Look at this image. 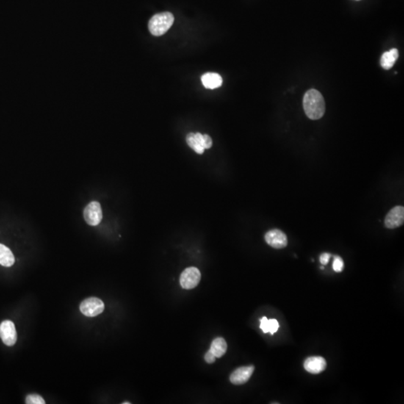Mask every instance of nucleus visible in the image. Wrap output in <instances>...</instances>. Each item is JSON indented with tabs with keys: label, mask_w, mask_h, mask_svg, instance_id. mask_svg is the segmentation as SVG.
I'll list each match as a JSON object with an SVG mask.
<instances>
[{
	"label": "nucleus",
	"mask_w": 404,
	"mask_h": 404,
	"mask_svg": "<svg viewBox=\"0 0 404 404\" xmlns=\"http://www.w3.org/2000/svg\"><path fill=\"white\" fill-rule=\"evenodd\" d=\"M303 108L305 114L311 120H318L326 111L325 101L320 92L310 89L304 95Z\"/></svg>",
	"instance_id": "f257e3e1"
},
{
	"label": "nucleus",
	"mask_w": 404,
	"mask_h": 404,
	"mask_svg": "<svg viewBox=\"0 0 404 404\" xmlns=\"http://www.w3.org/2000/svg\"><path fill=\"white\" fill-rule=\"evenodd\" d=\"M175 17L170 12L156 14L151 17L148 23V29L154 36H161L167 33L172 27Z\"/></svg>",
	"instance_id": "f03ea898"
},
{
	"label": "nucleus",
	"mask_w": 404,
	"mask_h": 404,
	"mask_svg": "<svg viewBox=\"0 0 404 404\" xmlns=\"http://www.w3.org/2000/svg\"><path fill=\"white\" fill-rule=\"evenodd\" d=\"M201 278V272L199 269L196 267H188L181 273L180 277V284L184 289H193L199 284Z\"/></svg>",
	"instance_id": "7ed1b4c3"
},
{
	"label": "nucleus",
	"mask_w": 404,
	"mask_h": 404,
	"mask_svg": "<svg viewBox=\"0 0 404 404\" xmlns=\"http://www.w3.org/2000/svg\"><path fill=\"white\" fill-rule=\"evenodd\" d=\"M105 305L101 300L96 297H90L82 302L79 306L82 314L86 317H94L99 315L103 310Z\"/></svg>",
	"instance_id": "20e7f679"
},
{
	"label": "nucleus",
	"mask_w": 404,
	"mask_h": 404,
	"mask_svg": "<svg viewBox=\"0 0 404 404\" xmlns=\"http://www.w3.org/2000/svg\"><path fill=\"white\" fill-rule=\"evenodd\" d=\"M0 338L9 347L15 345L17 340L15 324L11 320H4L0 324Z\"/></svg>",
	"instance_id": "39448f33"
},
{
	"label": "nucleus",
	"mask_w": 404,
	"mask_h": 404,
	"mask_svg": "<svg viewBox=\"0 0 404 404\" xmlns=\"http://www.w3.org/2000/svg\"><path fill=\"white\" fill-rule=\"evenodd\" d=\"M84 218L86 222L92 226L99 225L103 218L101 205L98 201H92L84 210Z\"/></svg>",
	"instance_id": "423d86ee"
},
{
	"label": "nucleus",
	"mask_w": 404,
	"mask_h": 404,
	"mask_svg": "<svg viewBox=\"0 0 404 404\" xmlns=\"http://www.w3.org/2000/svg\"><path fill=\"white\" fill-rule=\"evenodd\" d=\"M404 208L402 206H396L393 208L385 219V225L389 229L398 228L403 225Z\"/></svg>",
	"instance_id": "0eeeda50"
},
{
	"label": "nucleus",
	"mask_w": 404,
	"mask_h": 404,
	"mask_svg": "<svg viewBox=\"0 0 404 404\" xmlns=\"http://www.w3.org/2000/svg\"><path fill=\"white\" fill-rule=\"evenodd\" d=\"M265 240L269 246L277 250L286 248L288 245L286 234L278 229H272L267 231L265 234Z\"/></svg>",
	"instance_id": "6e6552de"
},
{
	"label": "nucleus",
	"mask_w": 404,
	"mask_h": 404,
	"mask_svg": "<svg viewBox=\"0 0 404 404\" xmlns=\"http://www.w3.org/2000/svg\"><path fill=\"white\" fill-rule=\"evenodd\" d=\"M254 371L255 367L253 366L239 368L231 374L230 381L234 385L244 384L251 378Z\"/></svg>",
	"instance_id": "1a4fd4ad"
},
{
	"label": "nucleus",
	"mask_w": 404,
	"mask_h": 404,
	"mask_svg": "<svg viewBox=\"0 0 404 404\" xmlns=\"http://www.w3.org/2000/svg\"><path fill=\"white\" fill-rule=\"evenodd\" d=\"M327 368L325 358L320 356H311L305 359L304 369L310 374H317L322 372Z\"/></svg>",
	"instance_id": "9d476101"
},
{
	"label": "nucleus",
	"mask_w": 404,
	"mask_h": 404,
	"mask_svg": "<svg viewBox=\"0 0 404 404\" xmlns=\"http://www.w3.org/2000/svg\"><path fill=\"white\" fill-rule=\"evenodd\" d=\"M201 83L206 89H214L220 87L222 78L217 73H206L201 76Z\"/></svg>",
	"instance_id": "9b49d317"
},
{
	"label": "nucleus",
	"mask_w": 404,
	"mask_h": 404,
	"mask_svg": "<svg viewBox=\"0 0 404 404\" xmlns=\"http://www.w3.org/2000/svg\"><path fill=\"white\" fill-rule=\"evenodd\" d=\"M398 51L395 48L390 50L386 53H383L380 59V65L385 70H389L394 66L396 61L398 59Z\"/></svg>",
	"instance_id": "f8f14e48"
},
{
	"label": "nucleus",
	"mask_w": 404,
	"mask_h": 404,
	"mask_svg": "<svg viewBox=\"0 0 404 404\" xmlns=\"http://www.w3.org/2000/svg\"><path fill=\"white\" fill-rule=\"evenodd\" d=\"M15 258L10 249L0 244V264L3 267H10L15 264Z\"/></svg>",
	"instance_id": "ddd939ff"
},
{
	"label": "nucleus",
	"mask_w": 404,
	"mask_h": 404,
	"mask_svg": "<svg viewBox=\"0 0 404 404\" xmlns=\"http://www.w3.org/2000/svg\"><path fill=\"white\" fill-rule=\"evenodd\" d=\"M227 348L228 345L225 340L222 338H217L213 341L209 350L217 358H221L226 353Z\"/></svg>",
	"instance_id": "4468645a"
},
{
	"label": "nucleus",
	"mask_w": 404,
	"mask_h": 404,
	"mask_svg": "<svg viewBox=\"0 0 404 404\" xmlns=\"http://www.w3.org/2000/svg\"><path fill=\"white\" fill-rule=\"evenodd\" d=\"M186 142H187L188 145L196 153H198V154H202L204 153L205 148L201 146V144L197 140L195 134L191 133V134H188L186 136Z\"/></svg>",
	"instance_id": "2eb2a0df"
},
{
	"label": "nucleus",
	"mask_w": 404,
	"mask_h": 404,
	"mask_svg": "<svg viewBox=\"0 0 404 404\" xmlns=\"http://www.w3.org/2000/svg\"><path fill=\"white\" fill-rule=\"evenodd\" d=\"M46 403L42 396L38 394H29L26 397V403L27 404H45Z\"/></svg>",
	"instance_id": "dca6fc26"
},
{
	"label": "nucleus",
	"mask_w": 404,
	"mask_h": 404,
	"mask_svg": "<svg viewBox=\"0 0 404 404\" xmlns=\"http://www.w3.org/2000/svg\"><path fill=\"white\" fill-rule=\"evenodd\" d=\"M343 269H344V261H343L342 258L339 256L335 257L334 262H333V269L335 272H342Z\"/></svg>",
	"instance_id": "f3484780"
},
{
	"label": "nucleus",
	"mask_w": 404,
	"mask_h": 404,
	"mask_svg": "<svg viewBox=\"0 0 404 404\" xmlns=\"http://www.w3.org/2000/svg\"><path fill=\"white\" fill-rule=\"evenodd\" d=\"M278 328H279V324H278V321L275 320V319L269 320V333L271 335H273L274 333H276Z\"/></svg>",
	"instance_id": "a211bd4d"
},
{
	"label": "nucleus",
	"mask_w": 404,
	"mask_h": 404,
	"mask_svg": "<svg viewBox=\"0 0 404 404\" xmlns=\"http://www.w3.org/2000/svg\"><path fill=\"white\" fill-rule=\"evenodd\" d=\"M261 325H260V328L261 330H262L263 333H269V320L266 317H263L261 319Z\"/></svg>",
	"instance_id": "6ab92c4d"
},
{
	"label": "nucleus",
	"mask_w": 404,
	"mask_h": 404,
	"mask_svg": "<svg viewBox=\"0 0 404 404\" xmlns=\"http://www.w3.org/2000/svg\"><path fill=\"white\" fill-rule=\"evenodd\" d=\"M216 358L217 357L214 355L211 351H208V353L205 354V360L207 363L208 364H213V363L215 362Z\"/></svg>",
	"instance_id": "aec40b11"
},
{
	"label": "nucleus",
	"mask_w": 404,
	"mask_h": 404,
	"mask_svg": "<svg viewBox=\"0 0 404 404\" xmlns=\"http://www.w3.org/2000/svg\"><path fill=\"white\" fill-rule=\"evenodd\" d=\"M204 139H205V149H209L212 147V139H211V136L205 134L204 135Z\"/></svg>",
	"instance_id": "412c9836"
},
{
	"label": "nucleus",
	"mask_w": 404,
	"mask_h": 404,
	"mask_svg": "<svg viewBox=\"0 0 404 404\" xmlns=\"http://www.w3.org/2000/svg\"><path fill=\"white\" fill-rule=\"evenodd\" d=\"M330 258H331V255H330V254H322L320 257L321 264H322V265H327V264H328L329 261H330Z\"/></svg>",
	"instance_id": "4be33fe9"
},
{
	"label": "nucleus",
	"mask_w": 404,
	"mask_h": 404,
	"mask_svg": "<svg viewBox=\"0 0 404 404\" xmlns=\"http://www.w3.org/2000/svg\"><path fill=\"white\" fill-rule=\"evenodd\" d=\"M123 404H131L130 402H124Z\"/></svg>",
	"instance_id": "5701e85b"
},
{
	"label": "nucleus",
	"mask_w": 404,
	"mask_h": 404,
	"mask_svg": "<svg viewBox=\"0 0 404 404\" xmlns=\"http://www.w3.org/2000/svg\"><path fill=\"white\" fill-rule=\"evenodd\" d=\"M320 269H324V267H322H322H320Z\"/></svg>",
	"instance_id": "b1692460"
},
{
	"label": "nucleus",
	"mask_w": 404,
	"mask_h": 404,
	"mask_svg": "<svg viewBox=\"0 0 404 404\" xmlns=\"http://www.w3.org/2000/svg\"><path fill=\"white\" fill-rule=\"evenodd\" d=\"M357 1H359V0H357Z\"/></svg>",
	"instance_id": "393cba45"
}]
</instances>
